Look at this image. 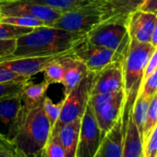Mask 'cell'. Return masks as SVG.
I'll use <instances>...</instances> for the list:
<instances>
[{
	"mask_svg": "<svg viewBox=\"0 0 157 157\" xmlns=\"http://www.w3.org/2000/svg\"><path fill=\"white\" fill-rule=\"evenodd\" d=\"M62 104H63L62 101L57 104L53 103V101L46 95L43 100V108H44V114H45L47 119L49 120L52 128L56 123V121L60 116V112L62 109Z\"/></svg>",
	"mask_w": 157,
	"mask_h": 157,
	"instance_id": "obj_28",
	"label": "cell"
},
{
	"mask_svg": "<svg viewBox=\"0 0 157 157\" xmlns=\"http://www.w3.org/2000/svg\"><path fill=\"white\" fill-rule=\"evenodd\" d=\"M3 140H6V139H4V138H0V143H1Z\"/></svg>",
	"mask_w": 157,
	"mask_h": 157,
	"instance_id": "obj_38",
	"label": "cell"
},
{
	"mask_svg": "<svg viewBox=\"0 0 157 157\" xmlns=\"http://www.w3.org/2000/svg\"><path fill=\"white\" fill-rule=\"evenodd\" d=\"M130 110H123L125 119L124 147L122 157H143V141L140 131L134 123Z\"/></svg>",
	"mask_w": 157,
	"mask_h": 157,
	"instance_id": "obj_17",
	"label": "cell"
},
{
	"mask_svg": "<svg viewBox=\"0 0 157 157\" xmlns=\"http://www.w3.org/2000/svg\"><path fill=\"white\" fill-rule=\"evenodd\" d=\"M151 99V98L138 94V97L133 105L132 111H131L132 118L140 131L141 138L143 134V128H144L145 121L147 118V114H148V109H149Z\"/></svg>",
	"mask_w": 157,
	"mask_h": 157,
	"instance_id": "obj_21",
	"label": "cell"
},
{
	"mask_svg": "<svg viewBox=\"0 0 157 157\" xmlns=\"http://www.w3.org/2000/svg\"><path fill=\"white\" fill-rule=\"evenodd\" d=\"M124 90L122 61H114L96 74L92 95Z\"/></svg>",
	"mask_w": 157,
	"mask_h": 157,
	"instance_id": "obj_12",
	"label": "cell"
},
{
	"mask_svg": "<svg viewBox=\"0 0 157 157\" xmlns=\"http://www.w3.org/2000/svg\"><path fill=\"white\" fill-rule=\"evenodd\" d=\"M96 74L97 73L88 70L80 83L65 95V98L62 101L63 104L60 116L52 128V132H57L62 126L78 118H82L92 95Z\"/></svg>",
	"mask_w": 157,
	"mask_h": 157,
	"instance_id": "obj_6",
	"label": "cell"
},
{
	"mask_svg": "<svg viewBox=\"0 0 157 157\" xmlns=\"http://www.w3.org/2000/svg\"><path fill=\"white\" fill-rule=\"evenodd\" d=\"M82 118H78L70 123L62 126L57 133L64 147L66 157H76V151L80 136Z\"/></svg>",
	"mask_w": 157,
	"mask_h": 157,
	"instance_id": "obj_18",
	"label": "cell"
},
{
	"mask_svg": "<svg viewBox=\"0 0 157 157\" xmlns=\"http://www.w3.org/2000/svg\"><path fill=\"white\" fill-rule=\"evenodd\" d=\"M45 157H66L64 147L60 141L57 132L50 133V136L44 147Z\"/></svg>",
	"mask_w": 157,
	"mask_h": 157,
	"instance_id": "obj_25",
	"label": "cell"
},
{
	"mask_svg": "<svg viewBox=\"0 0 157 157\" xmlns=\"http://www.w3.org/2000/svg\"><path fill=\"white\" fill-rule=\"evenodd\" d=\"M125 119L121 116L113 128L103 137L94 157H122Z\"/></svg>",
	"mask_w": 157,
	"mask_h": 157,
	"instance_id": "obj_15",
	"label": "cell"
},
{
	"mask_svg": "<svg viewBox=\"0 0 157 157\" xmlns=\"http://www.w3.org/2000/svg\"><path fill=\"white\" fill-rule=\"evenodd\" d=\"M139 10L157 15V0H144Z\"/></svg>",
	"mask_w": 157,
	"mask_h": 157,
	"instance_id": "obj_35",
	"label": "cell"
},
{
	"mask_svg": "<svg viewBox=\"0 0 157 157\" xmlns=\"http://www.w3.org/2000/svg\"><path fill=\"white\" fill-rule=\"evenodd\" d=\"M30 78H31L16 74L11 70L0 66V83L10 82H25V81H29Z\"/></svg>",
	"mask_w": 157,
	"mask_h": 157,
	"instance_id": "obj_32",
	"label": "cell"
},
{
	"mask_svg": "<svg viewBox=\"0 0 157 157\" xmlns=\"http://www.w3.org/2000/svg\"><path fill=\"white\" fill-rule=\"evenodd\" d=\"M33 28L20 27L8 23L0 22V40L18 39L23 35L30 33Z\"/></svg>",
	"mask_w": 157,
	"mask_h": 157,
	"instance_id": "obj_26",
	"label": "cell"
},
{
	"mask_svg": "<svg viewBox=\"0 0 157 157\" xmlns=\"http://www.w3.org/2000/svg\"><path fill=\"white\" fill-rule=\"evenodd\" d=\"M157 94V68L152 71L142 82L139 94L151 98Z\"/></svg>",
	"mask_w": 157,
	"mask_h": 157,
	"instance_id": "obj_30",
	"label": "cell"
},
{
	"mask_svg": "<svg viewBox=\"0 0 157 157\" xmlns=\"http://www.w3.org/2000/svg\"><path fill=\"white\" fill-rule=\"evenodd\" d=\"M60 57V56H59ZM59 57L49 62L43 70L44 82L50 86L51 84H58L64 80V67L59 60Z\"/></svg>",
	"mask_w": 157,
	"mask_h": 157,
	"instance_id": "obj_23",
	"label": "cell"
},
{
	"mask_svg": "<svg viewBox=\"0 0 157 157\" xmlns=\"http://www.w3.org/2000/svg\"><path fill=\"white\" fill-rule=\"evenodd\" d=\"M0 22L8 23L11 25H16L20 27H27V28H37L43 26H48L43 21L27 16H7L0 17Z\"/></svg>",
	"mask_w": 157,
	"mask_h": 157,
	"instance_id": "obj_24",
	"label": "cell"
},
{
	"mask_svg": "<svg viewBox=\"0 0 157 157\" xmlns=\"http://www.w3.org/2000/svg\"><path fill=\"white\" fill-rule=\"evenodd\" d=\"M157 68V46L155 47L154 51L152 52L151 56H150V59L147 63L145 71H144V78H143V81L145 78L155 69Z\"/></svg>",
	"mask_w": 157,
	"mask_h": 157,
	"instance_id": "obj_34",
	"label": "cell"
},
{
	"mask_svg": "<svg viewBox=\"0 0 157 157\" xmlns=\"http://www.w3.org/2000/svg\"><path fill=\"white\" fill-rule=\"evenodd\" d=\"M102 139L103 137L96 117L91 105L88 104L82 117L76 157H94Z\"/></svg>",
	"mask_w": 157,
	"mask_h": 157,
	"instance_id": "obj_7",
	"label": "cell"
},
{
	"mask_svg": "<svg viewBox=\"0 0 157 157\" xmlns=\"http://www.w3.org/2000/svg\"><path fill=\"white\" fill-rule=\"evenodd\" d=\"M21 107V94L0 100V135L10 142L17 131Z\"/></svg>",
	"mask_w": 157,
	"mask_h": 157,
	"instance_id": "obj_10",
	"label": "cell"
},
{
	"mask_svg": "<svg viewBox=\"0 0 157 157\" xmlns=\"http://www.w3.org/2000/svg\"><path fill=\"white\" fill-rule=\"evenodd\" d=\"M25 82H1L0 83V100L14 97L21 94Z\"/></svg>",
	"mask_w": 157,
	"mask_h": 157,
	"instance_id": "obj_29",
	"label": "cell"
},
{
	"mask_svg": "<svg viewBox=\"0 0 157 157\" xmlns=\"http://www.w3.org/2000/svg\"><path fill=\"white\" fill-rule=\"evenodd\" d=\"M0 1H2V0H0Z\"/></svg>",
	"mask_w": 157,
	"mask_h": 157,
	"instance_id": "obj_41",
	"label": "cell"
},
{
	"mask_svg": "<svg viewBox=\"0 0 157 157\" xmlns=\"http://www.w3.org/2000/svg\"><path fill=\"white\" fill-rule=\"evenodd\" d=\"M155 47L151 43L130 39L128 50L122 59L125 109H131L141 87L147 63Z\"/></svg>",
	"mask_w": 157,
	"mask_h": 157,
	"instance_id": "obj_3",
	"label": "cell"
},
{
	"mask_svg": "<svg viewBox=\"0 0 157 157\" xmlns=\"http://www.w3.org/2000/svg\"><path fill=\"white\" fill-rule=\"evenodd\" d=\"M59 60L64 67V80L62 84L64 86V94L67 95L80 83L82 78L88 72V69L85 65L73 54V51L60 56Z\"/></svg>",
	"mask_w": 157,
	"mask_h": 157,
	"instance_id": "obj_16",
	"label": "cell"
},
{
	"mask_svg": "<svg viewBox=\"0 0 157 157\" xmlns=\"http://www.w3.org/2000/svg\"><path fill=\"white\" fill-rule=\"evenodd\" d=\"M73 54L80 59L89 71L98 73L114 61H122L113 50L94 45L85 38L74 49Z\"/></svg>",
	"mask_w": 157,
	"mask_h": 157,
	"instance_id": "obj_9",
	"label": "cell"
},
{
	"mask_svg": "<svg viewBox=\"0 0 157 157\" xmlns=\"http://www.w3.org/2000/svg\"><path fill=\"white\" fill-rule=\"evenodd\" d=\"M157 15L137 10L128 19V32L130 39L150 43Z\"/></svg>",
	"mask_w": 157,
	"mask_h": 157,
	"instance_id": "obj_14",
	"label": "cell"
},
{
	"mask_svg": "<svg viewBox=\"0 0 157 157\" xmlns=\"http://www.w3.org/2000/svg\"><path fill=\"white\" fill-rule=\"evenodd\" d=\"M154 157H157V153H156V155H155V156H154Z\"/></svg>",
	"mask_w": 157,
	"mask_h": 157,
	"instance_id": "obj_40",
	"label": "cell"
},
{
	"mask_svg": "<svg viewBox=\"0 0 157 157\" xmlns=\"http://www.w3.org/2000/svg\"><path fill=\"white\" fill-rule=\"evenodd\" d=\"M87 1H89V2H93V1H98V0H87ZM106 1H108V0H106Z\"/></svg>",
	"mask_w": 157,
	"mask_h": 157,
	"instance_id": "obj_39",
	"label": "cell"
},
{
	"mask_svg": "<svg viewBox=\"0 0 157 157\" xmlns=\"http://www.w3.org/2000/svg\"><path fill=\"white\" fill-rule=\"evenodd\" d=\"M52 130L43 102L33 107L22 105L15 137L11 140L15 148L30 157L44 149Z\"/></svg>",
	"mask_w": 157,
	"mask_h": 157,
	"instance_id": "obj_2",
	"label": "cell"
},
{
	"mask_svg": "<svg viewBox=\"0 0 157 157\" xmlns=\"http://www.w3.org/2000/svg\"><path fill=\"white\" fill-rule=\"evenodd\" d=\"M61 13L28 0H2L0 1V17L27 16L39 19L52 27Z\"/></svg>",
	"mask_w": 157,
	"mask_h": 157,
	"instance_id": "obj_8",
	"label": "cell"
},
{
	"mask_svg": "<svg viewBox=\"0 0 157 157\" xmlns=\"http://www.w3.org/2000/svg\"><path fill=\"white\" fill-rule=\"evenodd\" d=\"M30 157H45V154H44V149L40 150L39 151H37L36 153H34L33 155H32V156H30Z\"/></svg>",
	"mask_w": 157,
	"mask_h": 157,
	"instance_id": "obj_37",
	"label": "cell"
},
{
	"mask_svg": "<svg viewBox=\"0 0 157 157\" xmlns=\"http://www.w3.org/2000/svg\"><path fill=\"white\" fill-rule=\"evenodd\" d=\"M128 19H111L105 21L87 33L89 43L117 53L120 60L126 56L130 43L128 32Z\"/></svg>",
	"mask_w": 157,
	"mask_h": 157,
	"instance_id": "obj_5",
	"label": "cell"
},
{
	"mask_svg": "<svg viewBox=\"0 0 157 157\" xmlns=\"http://www.w3.org/2000/svg\"><path fill=\"white\" fill-rule=\"evenodd\" d=\"M16 40H0V61H3L9 58L15 51L16 48Z\"/></svg>",
	"mask_w": 157,
	"mask_h": 157,
	"instance_id": "obj_33",
	"label": "cell"
},
{
	"mask_svg": "<svg viewBox=\"0 0 157 157\" xmlns=\"http://www.w3.org/2000/svg\"><path fill=\"white\" fill-rule=\"evenodd\" d=\"M73 51V50H72ZM63 55H54V56H31V57H19L12 58L9 60L0 61V66L4 67L12 72L31 78L32 76L43 72L45 66L52 60L64 56Z\"/></svg>",
	"mask_w": 157,
	"mask_h": 157,
	"instance_id": "obj_13",
	"label": "cell"
},
{
	"mask_svg": "<svg viewBox=\"0 0 157 157\" xmlns=\"http://www.w3.org/2000/svg\"><path fill=\"white\" fill-rule=\"evenodd\" d=\"M157 153V124L143 142V157H154Z\"/></svg>",
	"mask_w": 157,
	"mask_h": 157,
	"instance_id": "obj_31",
	"label": "cell"
},
{
	"mask_svg": "<svg viewBox=\"0 0 157 157\" xmlns=\"http://www.w3.org/2000/svg\"><path fill=\"white\" fill-rule=\"evenodd\" d=\"M48 87L49 85L44 81L41 83H33L29 80L21 93L22 105L27 107H33L42 103L46 95Z\"/></svg>",
	"mask_w": 157,
	"mask_h": 157,
	"instance_id": "obj_19",
	"label": "cell"
},
{
	"mask_svg": "<svg viewBox=\"0 0 157 157\" xmlns=\"http://www.w3.org/2000/svg\"><path fill=\"white\" fill-rule=\"evenodd\" d=\"M144 0H108L112 18H128V16L139 10Z\"/></svg>",
	"mask_w": 157,
	"mask_h": 157,
	"instance_id": "obj_20",
	"label": "cell"
},
{
	"mask_svg": "<svg viewBox=\"0 0 157 157\" xmlns=\"http://www.w3.org/2000/svg\"><path fill=\"white\" fill-rule=\"evenodd\" d=\"M43 6H46L58 12L65 13L81 8L82 6L89 3L87 0H28Z\"/></svg>",
	"mask_w": 157,
	"mask_h": 157,
	"instance_id": "obj_22",
	"label": "cell"
},
{
	"mask_svg": "<svg viewBox=\"0 0 157 157\" xmlns=\"http://www.w3.org/2000/svg\"><path fill=\"white\" fill-rule=\"evenodd\" d=\"M125 92L120 90L110 100L104 103L96 109H93L99 124L102 137H104L122 116L125 104Z\"/></svg>",
	"mask_w": 157,
	"mask_h": 157,
	"instance_id": "obj_11",
	"label": "cell"
},
{
	"mask_svg": "<svg viewBox=\"0 0 157 157\" xmlns=\"http://www.w3.org/2000/svg\"><path fill=\"white\" fill-rule=\"evenodd\" d=\"M86 35L69 33L50 26L33 28L30 33L16 40L14 53L5 60L67 54L82 43L86 38Z\"/></svg>",
	"mask_w": 157,
	"mask_h": 157,
	"instance_id": "obj_1",
	"label": "cell"
},
{
	"mask_svg": "<svg viewBox=\"0 0 157 157\" xmlns=\"http://www.w3.org/2000/svg\"><path fill=\"white\" fill-rule=\"evenodd\" d=\"M154 47L157 46V17H156V21L154 23V27L151 35V42H150Z\"/></svg>",
	"mask_w": 157,
	"mask_h": 157,
	"instance_id": "obj_36",
	"label": "cell"
},
{
	"mask_svg": "<svg viewBox=\"0 0 157 157\" xmlns=\"http://www.w3.org/2000/svg\"><path fill=\"white\" fill-rule=\"evenodd\" d=\"M157 124V94H155L149 105V109H148V114H147V118L145 121L144 128H143V134H142V141L144 142L145 140L148 138L153 128Z\"/></svg>",
	"mask_w": 157,
	"mask_h": 157,
	"instance_id": "obj_27",
	"label": "cell"
},
{
	"mask_svg": "<svg viewBox=\"0 0 157 157\" xmlns=\"http://www.w3.org/2000/svg\"><path fill=\"white\" fill-rule=\"evenodd\" d=\"M111 19L113 18L109 2L98 0L62 13L52 27L73 33L87 34L102 22Z\"/></svg>",
	"mask_w": 157,
	"mask_h": 157,
	"instance_id": "obj_4",
	"label": "cell"
}]
</instances>
